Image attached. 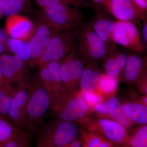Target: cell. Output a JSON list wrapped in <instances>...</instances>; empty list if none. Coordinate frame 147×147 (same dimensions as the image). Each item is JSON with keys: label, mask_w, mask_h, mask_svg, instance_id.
I'll use <instances>...</instances> for the list:
<instances>
[{"label": "cell", "mask_w": 147, "mask_h": 147, "mask_svg": "<svg viewBox=\"0 0 147 147\" xmlns=\"http://www.w3.org/2000/svg\"><path fill=\"white\" fill-rule=\"evenodd\" d=\"M26 111L29 133L33 137L39 131L43 119L50 111L51 99L47 89L40 78L38 72L31 75L27 84Z\"/></svg>", "instance_id": "6da1fadb"}, {"label": "cell", "mask_w": 147, "mask_h": 147, "mask_svg": "<svg viewBox=\"0 0 147 147\" xmlns=\"http://www.w3.org/2000/svg\"><path fill=\"white\" fill-rule=\"evenodd\" d=\"M85 16L79 8L61 4L37 11L35 18L44 22L55 32L79 28Z\"/></svg>", "instance_id": "7a4b0ae2"}, {"label": "cell", "mask_w": 147, "mask_h": 147, "mask_svg": "<svg viewBox=\"0 0 147 147\" xmlns=\"http://www.w3.org/2000/svg\"><path fill=\"white\" fill-rule=\"evenodd\" d=\"M108 45L98 35L89 23L83 24L79 28L75 50L86 64H98L105 57Z\"/></svg>", "instance_id": "3957f363"}, {"label": "cell", "mask_w": 147, "mask_h": 147, "mask_svg": "<svg viewBox=\"0 0 147 147\" xmlns=\"http://www.w3.org/2000/svg\"><path fill=\"white\" fill-rule=\"evenodd\" d=\"M76 92L61 95L51 99L50 111L53 117L75 123L86 117L89 108Z\"/></svg>", "instance_id": "277c9868"}, {"label": "cell", "mask_w": 147, "mask_h": 147, "mask_svg": "<svg viewBox=\"0 0 147 147\" xmlns=\"http://www.w3.org/2000/svg\"><path fill=\"white\" fill-rule=\"evenodd\" d=\"M79 28L55 32L38 61L36 66L51 62L60 61L73 51L75 49Z\"/></svg>", "instance_id": "5b68a950"}, {"label": "cell", "mask_w": 147, "mask_h": 147, "mask_svg": "<svg viewBox=\"0 0 147 147\" xmlns=\"http://www.w3.org/2000/svg\"><path fill=\"white\" fill-rule=\"evenodd\" d=\"M83 129L100 135L118 147L127 139L128 132L125 127L115 121L107 118L94 119L85 117L76 122Z\"/></svg>", "instance_id": "8992f818"}, {"label": "cell", "mask_w": 147, "mask_h": 147, "mask_svg": "<svg viewBox=\"0 0 147 147\" xmlns=\"http://www.w3.org/2000/svg\"><path fill=\"white\" fill-rule=\"evenodd\" d=\"M79 128L75 123L53 117L42 124L38 133L52 147H59L70 143L78 137Z\"/></svg>", "instance_id": "52a82bcc"}, {"label": "cell", "mask_w": 147, "mask_h": 147, "mask_svg": "<svg viewBox=\"0 0 147 147\" xmlns=\"http://www.w3.org/2000/svg\"><path fill=\"white\" fill-rule=\"evenodd\" d=\"M112 42L138 54L146 52L137 25L127 21L115 20L111 37Z\"/></svg>", "instance_id": "ba28073f"}, {"label": "cell", "mask_w": 147, "mask_h": 147, "mask_svg": "<svg viewBox=\"0 0 147 147\" xmlns=\"http://www.w3.org/2000/svg\"><path fill=\"white\" fill-rule=\"evenodd\" d=\"M62 80L67 94H73L78 91L79 83L86 63L74 49L59 61Z\"/></svg>", "instance_id": "9c48e42d"}, {"label": "cell", "mask_w": 147, "mask_h": 147, "mask_svg": "<svg viewBox=\"0 0 147 147\" xmlns=\"http://www.w3.org/2000/svg\"><path fill=\"white\" fill-rule=\"evenodd\" d=\"M0 67L7 82L13 85H26L30 76L29 66L16 55L5 54L1 56Z\"/></svg>", "instance_id": "30bf717a"}, {"label": "cell", "mask_w": 147, "mask_h": 147, "mask_svg": "<svg viewBox=\"0 0 147 147\" xmlns=\"http://www.w3.org/2000/svg\"><path fill=\"white\" fill-rule=\"evenodd\" d=\"M28 96L27 84L17 86V90L9 110L7 120L19 130L30 135L27 118Z\"/></svg>", "instance_id": "8fae6325"}, {"label": "cell", "mask_w": 147, "mask_h": 147, "mask_svg": "<svg viewBox=\"0 0 147 147\" xmlns=\"http://www.w3.org/2000/svg\"><path fill=\"white\" fill-rule=\"evenodd\" d=\"M102 5L117 21L131 22L140 26L147 17L142 15L132 0H106Z\"/></svg>", "instance_id": "7c38bea8"}, {"label": "cell", "mask_w": 147, "mask_h": 147, "mask_svg": "<svg viewBox=\"0 0 147 147\" xmlns=\"http://www.w3.org/2000/svg\"><path fill=\"white\" fill-rule=\"evenodd\" d=\"M38 67L40 78L48 91L50 99L67 94L61 77L59 62L47 63Z\"/></svg>", "instance_id": "4fadbf2b"}, {"label": "cell", "mask_w": 147, "mask_h": 147, "mask_svg": "<svg viewBox=\"0 0 147 147\" xmlns=\"http://www.w3.org/2000/svg\"><path fill=\"white\" fill-rule=\"evenodd\" d=\"M35 29L34 33L28 40L32 61L34 66L47 47L51 37L55 31L44 23L35 18Z\"/></svg>", "instance_id": "5bb4252c"}, {"label": "cell", "mask_w": 147, "mask_h": 147, "mask_svg": "<svg viewBox=\"0 0 147 147\" xmlns=\"http://www.w3.org/2000/svg\"><path fill=\"white\" fill-rule=\"evenodd\" d=\"M4 29L10 38L28 41L34 33L35 25L27 16L17 14L7 17Z\"/></svg>", "instance_id": "9a60e30c"}, {"label": "cell", "mask_w": 147, "mask_h": 147, "mask_svg": "<svg viewBox=\"0 0 147 147\" xmlns=\"http://www.w3.org/2000/svg\"><path fill=\"white\" fill-rule=\"evenodd\" d=\"M147 56L130 51L127 53L126 65L121 75L129 84L137 83L143 73L146 71Z\"/></svg>", "instance_id": "2e32d148"}, {"label": "cell", "mask_w": 147, "mask_h": 147, "mask_svg": "<svg viewBox=\"0 0 147 147\" xmlns=\"http://www.w3.org/2000/svg\"><path fill=\"white\" fill-rule=\"evenodd\" d=\"M102 73L97 65L86 64L80 79V91L84 93L96 91V86Z\"/></svg>", "instance_id": "e0dca14e"}, {"label": "cell", "mask_w": 147, "mask_h": 147, "mask_svg": "<svg viewBox=\"0 0 147 147\" xmlns=\"http://www.w3.org/2000/svg\"><path fill=\"white\" fill-rule=\"evenodd\" d=\"M89 23L93 30L107 45L113 43L111 37L115 28V20L106 16L98 15Z\"/></svg>", "instance_id": "ac0fdd59"}, {"label": "cell", "mask_w": 147, "mask_h": 147, "mask_svg": "<svg viewBox=\"0 0 147 147\" xmlns=\"http://www.w3.org/2000/svg\"><path fill=\"white\" fill-rule=\"evenodd\" d=\"M117 45L113 43L108 45V50L102 61L104 73L115 79H118L121 75L123 70L117 59Z\"/></svg>", "instance_id": "d6986e66"}, {"label": "cell", "mask_w": 147, "mask_h": 147, "mask_svg": "<svg viewBox=\"0 0 147 147\" xmlns=\"http://www.w3.org/2000/svg\"><path fill=\"white\" fill-rule=\"evenodd\" d=\"M7 45L10 53L21 58L30 67H34L32 61L28 41L9 38L7 40Z\"/></svg>", "instance_id": "ffe728a7"}, {"label": "cell", "mask_w": 147, "mask_h": 147, "mask_svg": "<svg viewBox=\"0 0 147 147\" xmlns=\"http://www.w3.org/2000/svg\"><path fill=\"white\" fill-rule=\"evenodd\" d=\"M123 112L134 123H147V107L142 103L127 102L122 105Z\"/></svg>", "instance_id": "44dd1931"}, {"label": "cell", "mask_w": 147, "mask_h": 147, "mask_svg": "<svg viewBox=\"0 0 147 147\" xmlns=\"http://www.w3.org/2000/svg\"><path fill=\"white\" fill-rule=\"evenodd\" d=\"M0 5L3 15L7 17L29 11L31 1L30 0H0Z\"/></svg>", "instance_id": "7402d4cb"}, {"label": "cell", "mask_w": 147, "mask_h": 147, "mask_svg": "<svg viewBox=\"0 0 147 147\" xmlns=\"http://www.w3.org/2000/svg\"><path fill=\"white\" fill-rule=\"evenodd\" d=\"M17 86L7 84L0 88V117L7 120L9 110Z\"/></svg>", "instance_id": "603a6c76"}, {"label": "cell", "mask_w": 147, "mask_h": 147, "mask_svg": "<svg viewBox=\"0 0 147 147\" xmlns=\"http://www.w3.org/2000/svg\"><path fill=\"white\" fill-rule=\"evenodd\" d=\"M79 134L87 147H116L109 140L84 129L79 128Z\"/></svg>", "instance_id": "cb8c5ba5"}, {"label": "cell", "mask_w": 147, "mask_h": 147, "mask_svg": "<svg viewBox=\"0 0 147 147\" xmlns=\"http://www.w3.org/2000/svg\"><path fill=\"white\" fill-rule=\"evenodd\" d=\"M118 147H147V125L137 129L123 144Z\"/></svg>", "instance_id": "d4e9b609"}, {"label": "cell", "mask_w": 147, "mask_h": 147, "mask_svg": "<svg viewBox=\"0 0 147 147\" xmlns=\"http://www.w3.org/2000/svg\"><path fill=\"white\" fill-rule=\"evenodd\" d=\"M21 131L7 119L0 117V147H3Z\"/></svg>", "instance_id": "484cf974"}, {"label": "cell", "mask_w": 147, "mask_h": 147, "mask_svg": "<svg viewBox=\"0 0 147 147\" xmlns=\"http://www.w3.org/2000/svg\"><path fill=\"white\" fill-rule=\"evenodd\" d=\"M119 81L103 72L98 83L96 91L100 94H113L117 88Z\"/></svg>", "instance_id": "4316f807"}, {"label": "cell", "mask_w": 147, "mask_h": 147, "mask_svg": "<svg viewBox=\"0 0 147 147\" xmlns=\"http://www.w3.org/2000/svg\"><path fill=\"white\" fill-rule=\"evenodd\" d=\"M121 105L119 98L113 96L105 102L98 103L95 106L94 110L100 115L109 117L118 110Z\"/></svg>", "instance_id": "83f0119b"}, {"label": "cell", "mask_w": 147, "mask_h": 147, "mask_svg": "<svg viewBox=\"0 0 147 147\" xmlns=\"http://www.w3.org/2000/svg\"><path fill=\"white\" fill-rule=\"evenodd\" d=\"M40 9H45L61 4L69 5L80 8L87 7L90 5L89 2H83L77 0H35Z\"/></svg>", "instance_id": "f1b7e54d"}, {"label": "cell", "mask_w": 147, "mask_h": 147, "mask_svg": "<svg viewBox=\"0 0 147 147\" xmlns=\"http://www.w3.org/2000/svg\"><path fill=\"white\" fill-rule=\"evenodd\" d=\"M32 138L29 134L20 131L3 147H34L32 143Z\"/></svg>", "instance_id": "f546056e"}, {"label": "cell", "mask_w": 147, "mask_h": 147, "mask_svg": "<svg viewBox=\"0 0 147 147\" xmlns=\"http://www.w3.org/2000/svg\"><path fill=\"white\" fill-rule=\"evenodd\" d=\"M77 94L84 100L89 109H94L95 106L98 103L102 102L103 98L102 95L98 92L84 93L80 91L77 92Z\"/></svg>", "instance_id": "4dcf8cb0"}, {"label": "cell", "mask_w": 147, "mask_h": 147, "mask_svg": "<svg viewBox=\"0 0 147 147\" xmlns=\"http://www.w3.org/2000/svg\"><path fill=\"white\" fill-rule=\"evenodd\" d=\"M111 119L115 121L127 129L132 125L133 122L126 115L123 110L122 105L119 108L110 116Z\"/></svg>", "instance_id": "1f68e13d"}, {"label": "cell", "mask_w": 147, "mask_h": 147, "mask_svg": "<svg viewBox=\"0 0 147 147\" xmlns=\"http://www.w3.org/2000/svg\"><path fill=\"white\" fill-rule=\"evenodd\" d=\"M9 38L5 29L0 28V57L10 53L7 45Z\"/></svg>", "instance_id": "d6a6232c"}, {"label": "cell", "mask_w": 147, "mask_h": 147, "mask_svg": "<svg viewBox=\"0 0 147 147\" xmlns=\"http://www.w3.org/2000/svg\"><path fill=\"white\" fill-rule=\"evenodd\" d=\"M142 15L145 17L147 16V0H132Z\"/></svg>", "instance_id": "836d02e7"}, {"label": "cell", "mask_w": 147, "mask_h": 147, "mask_svg": "<svg viewBox=\"0 0 147 147\" xmlns=\"http://www.w3.org/2000/svg\"><path fill=\"white\" fill-rule=\"evenodd\" d=\"M142 35L141 38L145 50L147 48V18L146 17L142 21Z\"/></svg>", "instance_id": "e575fe53"}, {"label": "cell", "mask_w": 147, "mask_h": 147, "mask_svg": "<svg viewBox=\"0 0 147 147\" xmlns=\"http://www.w3.org/2000/svg\"><path fill=\"white\" fill-rule=\"evenodd\" d=\"M59 147H87L80 137H77L75 140L67 144Z\"/></svg>", "instance_id": "d590c367"}, {"label": "cell", "mask_w": 147, "mask_h": 147, "mask_svg": "<svg viewBox=\"0 0 147 147\" xmlns=\"http://www.w3.org/2000/svg\"><path fill=\"white\" fill-rule=\"evenodd\" d=\"M36 142L35 147H52L47 144L38 132L37 133Z\"/></svg>", "instance_id": "8d00e7d4"}, {"label": "cell", "mask_w": 147, "mask_h": 147, "mask_svg": "<svg viewBox=\"0 0 147 147\" xmlns=\"http://www.w3.org/2000/svg\"><path fill=\"white\" fill-rule=\"evenodd\" d=\"M8 82H7L5 77L4 76L1 69L0 67V88L7 84H8Z\"/></svg>", "instance_id": "74e56055"}, {"label": "cell", "mask_w": 147, "mask_h": 147, "mask_svg": "<svg viewBox=\"0 0 147 147\" xmlns=\"http://www.w3.org/2000/svg\"><path fill=\"white\" fill-rule=\"evenodd\" d=\"M92 1L93 2L95 3L96 4H98L102 5L106 0H90Z\"/></svg>", "instance_id": "f35d334b"}, {"label": "cell", "mask_w": 147, "mask_h": 147, "mask_svg": "<svg viewBox=\"0 0 147 147\" xmlns=\"http://www.w3.org/2000/svg\"><path fill=\"white\" fill-rule=\"evenodd\" d=\"M3 15V13L1 5H0V21H1V19Z\"/></svg>", "instance_id": "ab89813d"}, {"label": "cell", "mask_w": 147, "mask_h": 147, "mask_svg": "<svg viewBox=\"0 0 147 147\" xmlns=\"http://www.w3.org/2000/svg\"><path fill=\"white\" fill-rule=\"evenodd\" d=\"M77 1H81L83 2L87 1L86 0H77Z\"/></svg>", "instance_id": "60d3db41"}]
</instances>
